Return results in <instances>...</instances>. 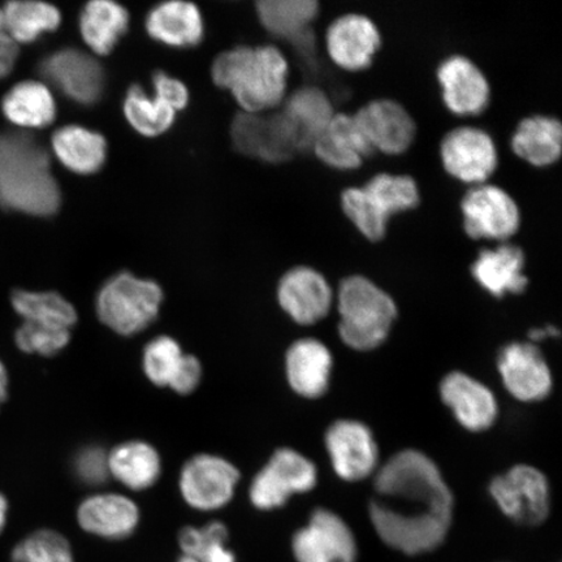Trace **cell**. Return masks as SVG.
Listing matches in <instances>:
<instances>
[{
    "mask_svg": "<svg viewBox=\"0 0 562 562\" xmlns=\"http://www.w3.org/2000/svg\"><path fill=\"white\" fill-rule=\"evenodd\" d=\"M160 457L144 441H128L109 453V472L123 486L143 491L153 486L160 475Z\"/></svg>",
    "mask_w": 562,
    "mask_h": 562,
    "instance_id": "cell-32",
    "label": "cell"
},
{
    "mask_svg": "<svg viewBox=\"0 0 562 562\" xmlns=\"http://www.w3.org/2000/svg\"><path fill=\"white\" fill-rule=\"evenodd\" d=\"M228 540V527L220 521L202 527L187 526L178 536L181 553L191 554L199 562H237Z\"/></svg>",
    "mask_w": 562,
    "mask_h": 562,
    "instance_id": "cell-37",
    "label": "cell"
},
{
    "mask_svg": "<svg viewBox=\"0 0 562 562\" xmlns=\"http://www.w3.org/2000/svg\"><path fill=\"white\" fill-rule=\"evenodd\" d=\"M52 147L60 164L77 175L97 173L108 158L103 135L80 125H67L56 131Z\"/></svg>",
    "mask_w": 562,
    "mask_h": 562,
    "instance_id": "cell-28",
    "label": "cell"
},
{
    "mask_svg": "<svg viewBox=\"0 0 562 562\" xmlns=\"http://www.w3.org/2000/svg\"><path fill=\"white\" fill-rule=\"evenodd\" d=\"M20 55V47L11 35L0 31V79L10 76L15 68Z\"/></svg>",
    "mask_w": 562,
    "mask_h": 562,
    "instance_id": "cell-45",
    "label": "cell"
},
{
    "mask_svg": "<svg viewBox=\"0 0 562 562\" xmlns=\"http://www.w3.org/2000/svg\"><path fill=\"white\" fill-rule=\"evenodd\" d=\"M278 300L281 308L299 325L308 326L331 311L334 292L323 273L308 266L293 267L280 279Z\"/></svg>",
    "mask_w": 562,
    "mask_h": 562,
    "instance_id": "cell-17",
    "label": "cell"
},
{
    "mask_svg": "<svg viewBox=\"0 0 562 562\" xmlns=\"http://www.w3.org/2000/svg\"><path fill=\"white\" fill-rule=\"evenodd\" d=\"M498 371L507 390L525 403L540 402L552 390L551 370L531 342H513L498 356Z\"/></svg>",
    "mask_w": 562,
    "mask_h": 562,
    "instance_id": "cell-19",
    "label": "cell"
},
{
    "mask_svg": "<svg viewBox=\"0 0 562 562\" xmlns=\"http://www.w3.org/2000/svg\"><path fill=\"white\" fill-rule=\"evenodd\" d=\"M237 469L222 457L200 454L182 468L180 492L189 507L201 512L220 510L234 497Z\"/></svg>",
    "mask_w": 562,
    "mask_h": 562,
    "instance_id": "cell-14",
    "label": "cell"
},
{
    "mask_svg": "<svg viewBox=\"0 0 562 562\" xmlns=\"http://www.w3.org/2000/svg\"><path fill=\"white\" fill-rule=\"evenodd\" d=\"M339 202L344 217L363 240L371 244L385 240L391 222L379 213L362 187L342 189Z\"/></svg>",
    "mask_w": 562,
    "mask_h": 562,
    "instance_id": "cell-38",
    "label": "cell"
},
{
    "mask_svg": "<svg viewBox=\"0 0 562 562\" xmlns=\"http://www.w3.org/2000/svg\"><path fill=\"white\" fill-rule=\"evenodd\" d=\"M202 376V367L199 358L186 355L179 374L176 375L170 389L180 395H189L199 386Z\"/></svg>",
    "mask_w": 562,
    "mask_h": 562,
    "instance_id": "cell-44",
    "label": "cell"
},
{
    "mask_svg": "<svg viewBox=\"0 0 562 562\" xmlns=\"http://www.w3.org/2000/svg\"><path fill=\"white\" fill-rule=\"evenodd\" d=\"M164 291L156 281L131 272L112 277L97 294L98 318L119 335L132 336L149 327L160 311Z\"/></svg>",
    "mask_w": 562,
    "mask_h": 562,
    "instance_id": "cell-5",
    "label": "cell"
},
{
    "mask_svg": "<svg viewBox=\"0 0 562 562\" xmlns=\"http://www.w3.org/2000/svg\"><path fill=\"white\" fill-rule=\"evenodd\" d=\"M439 157L442 170L462 184H486L501 159L494 138L480 126L461 125L441 138Z\"/></svg>",
    "mask_w": 562,
    "mask_h": 562,
    "instance_id": "cell-8",
    "label": "cell"
},
{
    "mask_svg": "<svg viewBox=\"0 0 562 562\" xmlns=\"http://www.w3.org/2000/svg\"><path fill=\"white\" fill-rule=\"evenodd\" d=\"M77 476L90 486H100L109 480V453L102 448H83L75 460Z\"/></svg>",
    "mask_w": 562,
    "mask_h": 562,
    "instance_id": "cell-42",
    "label": "cell"
},
{
    "mask_svg": "<svg viewBox=\"0 0 562 562\" xmlns=\"http://www.w3.org/2000/svg\"><path fill=\"white\" fill-rule=\"evenodd\" d=\"M13 339H15L16 347L26 355L53 357L68 346L70 331L69 329L21 322Z\"/></svg>",
    "mask_w": 562,
    "mask_h": 562,
    "instance_id": "cell-41",
    "label": "cell"
},
{
    "mask_svg": "<svg viewBox=\"0 0 562 562\" xmlns=\"http://www.w3.org/2000/svg\"><path fill=\"white\" fill-rule=\"evenodd\" d=\"M231 143L241 156L280 165L304 154L291 119L283 110L273 114L238 112L231 123Z\"/></svg>",
    "mask_w": 562,
    "mask_h": 562,
    "instance_id": "cell-6",
    "label": "cell"
},
{
    "mask_svg": "<svg viewBox=\"0 0 562 562\" xmlns=\"http://www.w3.org/2000/svg\"><path fill=\"white\" fill-rule=\"evenodd\" d=\"M312 153L323 166L339 172L360 170L364 160L375 154L348 112H336L314 140Z\"/></svg>",
    "mask_w": 562,
    "mask_h": 562,
    "instance_id": "cell-20",
    "label": "cell"
},
{
    "mask_svg": "<svg viewBox=\"0 0 562 562\" xmlns=\"http://www.w3.org/2000/svg\"><path fill=\"white\" fill-rule=\"evenodd\" d=\"M60 206L61 191L46 147L30 132L0 133V209L50 217Z\"/></svg>",
    "mask_w": 562,
    "mask_h": 562,
    "instance_id": "cell-2",
    "label": "cell"
},
{
    "mask_svg": "<svg viewBox=\"0 0 562 562\" xmlns=\"http://www.w3.org/2000/svg\"><path fill=\"white\" fill-rule=\"evenodd\" d=\"M526 257L521 246L503 243L495 248H483L470 271L484 291L496 299L505 294H519L529 285L525 276Z\"/></svg>",
    "mask_w": 562,
    "mask_h": 562,
    "instance_id": "cell-22",
    "label": "cell"
},
{
    "mask_svg": "<svg viewBox=\"0 0 562 562\" xmlns=\"http://www.w3.org/2000/svg\"><path fill=\"white\" fill-rule=\"evenodd\" d=\"M355 121L374 153L400 157L412 149L418 135V125L403 103L390 98H378L355 114Z\"/></svg>",
    "mask_w": 562,
    "mask_h": 562,
    "instance_id": "cell-13",
    "label": "cell"
},
{
    "mask_svg": "<svg viewBox=\"0 0 562 562\" xmlns=\"http://www.w3.org/2000/svg\"><path fill=\"white\" fill-rule=\"evenodd\" d=\"M211 77L244 112L265 114L286 98L290 63L277 46H237L216 56Z\"/></svg>",
    "mask_w": 562,
    "mask_h": 562,
    "instance_id": "cell-3",
    "label": "cell"
},
{
    "mask_svg": "<svg viewBox=\"0 0 562 562\" xmlns=\"http://www.w3.org/2000/svg\"><path fill=\"white\" fill-rule=\"evenodd\" d=\"M176 562H199V560L191 557V554L180 553V557L178 558V560H176Z\"/></svg>",
    "mask_w": 562,
    "mask_h": 562,
    "instance_id": "cell-49",
    "label": "cell"
},
{
    "mask_svg": "<svg viewBox=\"0 0 562 562\" xmlns=\"http://www.w3.org/2000/svg\"><path fill=\"white\" fill-rule=\"evenodd\" d=\"M437 80L441 100L456 116H477L488 109L492 90L487 76L473 59L449 55L439 63Z\"/></svg>",
    "mask_w": 562,
    "mask_h": 562,
    "instance_id": "cell-16",
    "label": "cell"
},
{
    "mask_svg": "<svg viewBox=\"0 0 562 562\" xmlns=\"http://www.w3.org/2000/svg\"><path fill=\"white\" fill-rule=\"evenodd\" d=\"M186 355L180 344L168 336H159L147 344L143 367L149 381L159 386H170L179 374Z\"/></svg>",
    "mask_w": 562,
    "mask_h": 562,
    "instance_id": "cell-40",
    "label": "cell"
},
{
    "mask_svg": "<svg viewBox=\"0 0 562 562\" xmlns=\"http://www.w3.org/2000/svg\"><path fill=\"white\" fill-rule=\"evenodd\" d=\"M3 404H4V403L2 402V400H0V407H2V405H3Z\"/></svg>",
    "mask_w": 562,
    "mask_h": 562,
    "instance_id": "cell-50",
    "label": "cell"
},
{
    "mask_svg": "<svg viewBox=\"0 0 562 562\" xmlns=\"http://www.w3.org/2000/svg\"><path fill=\"white\" fill-rule=\"evenodd\" d=\"M382 45V32L375 21L360 12L342 13L331 21L325 33L328 58L344 72L369 69Z\"/></svg>",
    "mask_w": 562,
    "mask_h": 562,
    "instance_id": "cell-12",
    "label": "cell"
},
{
    "mask_svg": "<svg viewBox=\"0 0 562 562\" xmlns=\"http://www.w3.org/2000/svg\"><path fill=\"white\" fill-rule=\"evenodd\" d=\"M83 42L95 55H110L130 27V13L110 0H93L83 7L79 19Z\"/></svg>",
    "mask_w": 562,
    "mask_h": 562,
    "instance_id": "cell-30",
    "label": "cell"
},
{
    "mask_svg": "<svg viewBox=\"0 0 562 562\" xmlns=\"http://www.w3.org/2000/svg\"><path fill=\"white\" fill-rule=\"evenodd\" d=\"M124 115L133 130L145 137L164 135L175 123L176 112L156 95H147L143 88L132 86L123 103Z\"/></svg>",
    "mask_w": 562,
    "mask_h": 562,
    "instance_id": "cell-36",
    "label": "cell"
},
{
    "mask_svg": "<svg viewBox=\"0 0 562 562\" xmlns=\"http://www.w3.org/2000/svg\"><path fill=\"white\" fill-rule=\"evenodd\" d=\"M38 72L77 104L94 105L104 94L105 74L101 63L79 48L66 47L45 56L40 61Z\"/></svg>",
    "mask_w": 562,
    "mask_h": 562,
    "instance_id": "cell-9",
    "label": "cell"
},
{
    "mask_svg": "<svg viewBox=\"0 0 562 562\" xmlns=\"http://www.w3.org/2000/svg\"><path fill=\"white\" fill-rule=\"evenodd\" d=\"M281 105L296 126L304 154L312 153L314 140L336 114L331 97L319 87L306 86L294 90Z\"/></svg>",
    "mask_w": 562,
    "mask_h": 562,
    "instance_id": "cell-29",
    "label": "cell"
},
{
    "mask_svg": "<svg viewBox=\"0 0 562 562\" xmlns=\"http://www.w3.org/2000/svg\"><path fill=\"white\" fill-rule=\"evenodd\" d=\"M0 109L7 121L25 132L47 128L56 117L55 98L42 81L18 82L3 95Z\"/></svg>",
    "mask_w": 562,
    "mask_h": 562,
    "instance_id": "cell-27",
    "label": "cell"
},
{
    "mask_svg": "<svg viewBox=\"0 0 562 562\" xmlns=\"http://www.w3.org/2000/svg\"><path fill=\"white\" fill-rule=\"evenodd\" d=\"M462 229L470 240L509 243L522 226V213L509 192L495 184L469 187L460 201Z\"/></svg>",
    "mask_w": 562,
    "mask_h": 562,
    "instance_id": "cell-7",
    "label": "cell"
},
{
    "mask_svg": "<svg viewBox=\"0 0 562 562\" xmlns=\"http://www.w3.org/2000/svg\"><path fill=\"white\" fill-rule=\"evenodd\" d=\"M326 447L335 472L342 480H364L376 468V442L370 428L360 422H335L326 434Z\"/></svg>",
    "mask_w": 562,
    "mask_h": 562,
    "instance_id": "cell-18",
    "label": "cell"
},
{
    "mask_svg": "<svg viewBox=\"0 0 562 562\" xmlns=\"http://www.w3.org/2000/svg\"><path fill=\"white\" fill-rule=\"evenodd\" d=\"M442 402L457 420L470 431L487 430L497 417V403L492 392L475 379L452 372L440 384Z\"/></svg>",
    "mask_w": 562,
    "mask_h": 562,
    "instance_id": "cell-23",
    "label": "cell"
},
{
    "mask_svg": "<svg viewBox=\"0 0 562 562\" xmlns=\"http://www.w3.org/2000/svg\"><path fill=\"white\" fill-rule=\"evenodd\" d=\"M288 382L300 396L316 398L325 395L333 357L325 344L304 339L292 344L285 358Z\"/></svg>",
    "mask_w": 562,
    "mask_h": 562,
    "instance_id": "cell-26",
    "label": "cell"
},
{
    "mask_svg": "<svg viewBox=\"0 0 562 562\" xmlns=\"http://www.w3.org/2000/svg\"><path fill=\"white\" fill-rule=\"evenodd\" d=\"M375 490L370 518L386 546L417 557L445 542L453 495L430 457L413 449L393 456L379 470Z\"/></svg>",
    "mask_w": 562,
    "mask_h": 562,
    "instance_id": "cell-1",
    "label": "cell"
},
{
    "mask_svg": "<svg viewBox=\"0 0 562 562\" xmlns=\"http://www.w3.org/2000/svg\"><path fill=\"white\" fill-rule=\"evenodd\" d=\"M259 23L273 37L293 42L311 31L319 16L316 0H259L256 3Z\"/></svg>",
    "mask_w": 562,
    "mask_h": 562,
    "instance_id": "cell-31",
    "label": "cell"
},
{
    "mask_svg": "<svg viewBox=\"0 0 562 562\" xmlns=\"http://www.w3.org/2000/svg\"><path fill=\"white\" fill-rule=\"evenodd\" d=\"M316 469L312 461L293 449H279L257 474L250 486L251 504L259 510H273L296 494L312 491Z\"/></svg>",
    "mask_w": 562,
    "mask_h": 562,
    "instance_id": "cell-10",
    "label": "cell"
},
{
    "mask_svg": "<svg viewBox=\"0 0 562 562\" xmlns=\"http://www.w3.org/2000/svg\"><path fill=\"white\" fill-rule=\"evenodd\" d=\"M154 95L176 112L184 110L189 103V91L184 83L161 70L153 75Z\"/></svg>",
    "mask_w": 562,
    "mask_h": 562,
    "instance_id": "cell-43",
    "label": "cell"
},
{
    "mask_svg": "<svg viewBox=\"0 0 562 562\" xmlns=\"http://www.w3.org/2000/svg\"><path fill=\"white\" fill-rule=\"evenodd\" d=\"M296 562H356L357 542L349 526L335 513L316 509L292 539Z\"/></svg>",
    "mask_w": 562,
    "mask_h": 562,
    "instance_id": "cell-15",
    "label": "cell"
},
{
    "mask_svg": "<svg viewBox=\"0 0 562 562\" xmlns=\"http://www.w3.org/2000/svg\"><path fill=\"white\" fill-rule=\"evenodd\" d=\"M11 306L21 321L35 325L70 331L77 323L74 305L56 292L16 290L11 293Z\"/></svg>",
    "mask_w": 562,
    "mask_h": 562,
    "instance_id": "cell-35",
    "label": "cell"
},
{
    "mask_svg": "<svg viewBox=\"0 0 562 562\" xmlns=\"http://www.w3.org/2000/svg\"><path fill=\"white\" fill-rule=\"evenodd\" d=\"M10 378L9 371L4 367L2 360H0V400L4 403L9 398Z\"/></svg>",
    "mask_w": 562,
    "mask_h": 562,
    "instance_id": "cell-46",
    "label": "cell"
},
{
    "mask_svg": "<svg viewBox=\"0 0 562 562\" xmlns=\"http://www.w3.org/2000/svg\"><path fill=\"white\" fill-rule=\"evenodd\" d=\"M559 334L560 333L557 328L548 326L546 328L532 329V331L529 334V337L532 341H540L547 339V337L559 336Z\"/></svg>",
    "mask_w": 562,
    "mask_h": 562,
    "instance_id": "cell-47",
    "label": "cell"
},
{
    "mask_svg": "<svg viewBox=\"0 0 562 562\" xmlns=\"http://www.w3.org/2000/svg\"><path fill=\"white\" fill-rule=\"evenodd\" d=\"M4 30L20 45L33 44L41 35L53 33L61 24V13L55 5L44 2H15L2 7Z\"/></svg>",
    "mask_w": 562,
    "mask_h": 562,
    "instance_id": "cell-34",
    "label": "cell"
},
{
    "mask_svg": "<svg viewBox=\"0 0 562 562\" xmlns=\"http://www.w3.org/2000/svg\"><path fill=\"white\" fill-rule=\"evenodd\" d=\"M510 149L525 164L548 168L562 156V124L551 115H530L521 119L510 138Z\"/></svg>",
    "mask_w": 562,
    "mask_h": 562,
    "instance_id": "cell-24",
    "label": "cell"
},
{
    "mask_svg": "<svg viewBox=\"0 0 562 562\" xmlns=\"http://www.w3.org/2000/svg\"><path fill=\"white\" fill-rule=\"evenodd\" d=\"M375 209L390 222L420 206L418 181L412 175L379 172L362 186Z\"/></svg>",
    "mask_w": 562,
    "mask_h": 562,
    "instance_id": "cell-33",
    "label": "cell"
},
{
    "mask_svg": "<svg viewBox=\"0 0 562 562\" xmlns=\"http://www.w3.org/2000/svg\"><path fill=\"white\" fill-rule=\"evenodd\" d=\"M505 516L519 525L537 526L550 515L551 497L547 477L538 469L518 465L495 477L490 486Z\"/></svg>",
    "mask_w": 562,
    "mask_h": 562,
    "instance_id": "cell-11",
    "label": "cell"
},
{
    "mask_svg": "<svg viewBox=\"0 0 562 562\" xmlns=\"http://www.w3.org/2000/svg\"><path fill=\"white\" fill-rule=\"evenodd\" d=\"M10 505L7 497L0 492V536H2L7 522H9Z\"/></svg>",
    "mask_w": 562,
    "mask_h": 562,
    "instance_id": "cell-48",
    "label": "cell"
},
{
    "mask_svg": "<svg viewBox=\"0 0 562 562\" xmlns=\"http://www.w3.org/2000/svg\"><path fill=\"white\" fill-rule=\"evenodd\" d=\"M146 32L154 41L175 48L199 46L205 34L199 7L188 2H167L147 13Z\"/></svg>",
    "mask_w": 562,
    "mask_h": 562,
    "instance_id": "cell-25",
    "label": "cell"
},
{
    "mask_svg": "<svg viewBox=\"0 0 562 562\" xmlns=\"http://www.w3.org/2000/svg\"><path fill=\"white\" fill-rule=\"evenodd\" d=\"M77 524L90 536L111 540L128 539L139 524V509L130 497L119 494H97L80 504Z\"/></svg>",
    "mask_w": 562,
    "mask_h": 562,
    "instance_id": "cell-21",
    "label": "cell"
},
{
    "mask_svg": "<svg viewBox=\"0 0 562 562\" xmlns=\"http://www.w3.org/2000/svg\"><path fill=\"white\" fill-rule=\"evenodd\" d=\"M11 562H76L68 538L53 529L34 530L13 546Z\"/></svg>",
    "mask_w": 562,
    "mask_h": 562,
    "instance_id": "cell-39",
    "label": "cell"
},
{
    "mask_svg": "<svg viewBox=\"0 0 562 562\" xmlns=\"http://www.w3.org/2000/svg\"><path fill=\"white\" fill-rule=\"evenodd\" d=\"M339 334L348 347L371 350L381 346L397 316L395 301L367 277L351 276L337 290Z\"/></svg>",
    "mask_w": 562,
    "mask_h": 562,
    "instance_id": "cell-4",
    "label": "cell"
}]
</instances>
